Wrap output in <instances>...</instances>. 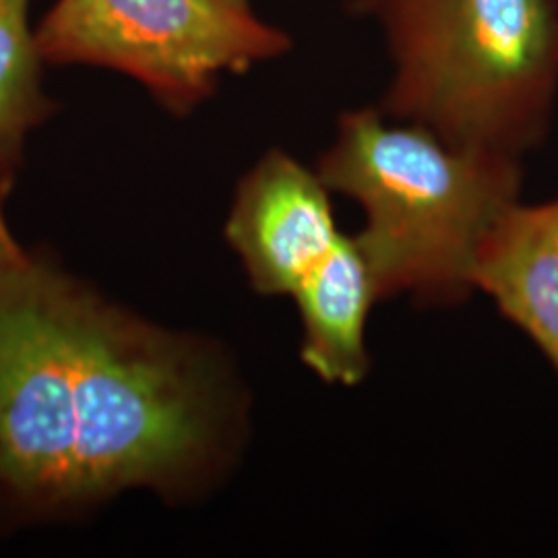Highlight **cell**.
I'll list each match as a JSON object with an SVG mask.
<instances>
[{"label": "cell", "mask_w": 558, "mask_h": 558, "mask_svg": "<svg viewBox=\"0 0 558 558\" xmlns=\"http://www.w3.org/2000/svg\"><path fill=\"white\" fill-rule=\"evenodd\" d=\"M9 182L11 179H7L0 172V265H17V263L29 259V255H25V251L17 244V240L13 239V234L4 221V214H2V197H4Z\"/></svg>", "instance_id": "9"}, {"label": "cell", "mask_w": 558, "mask_h": 558, "mask_svg": "<svg viewBox=\"0 0 558 558\" xmlns=\"http://www.w3.org/2000/svg\"><path fill=\"white\" fill-rule=\"evenodd\" d=\"M29 7L32 0H0V172L11 180L29 133L52 112Z\"/></svg>", "instance_id": "8"}, {"label": "cell", "mask_w": 558, "mask_h": 558, "mask_svg": "<svg viewBox=\"0 0 558 558\" xmlns=\"http://www.w3.org/2000/svg\"><path fill=\"white\" fill-rule=\"evenodd\" d=\"M341 236L329 186L290 154L271 149L240 179L226 239L260 294L292 296Z\"/></svg>", "instance_id": "5"}, {"label": "cell", "mask_w": 558, "mask_h": 558, "mask_svg": "<svg viewBox=\"0 0 558 558\" xmlns=\"http://www.w3.org/2000/svg\"><path fill=\"white\" fill-rule=\"evenodd\" d=\"M236 2H246L248 4V0H236Z\"/></svg>", "instance_id": "10"}, {"label": "cell", "mask_w": 558, "mask_h": 558, "mask_svg": "<svg viewBox=\"0 0 558 558\" xmlns=\"http://www.w3.org/2000/svg\"><path fill=\"white\" fill-rule=\"evenodd\" d=\"M292 299L302 323L304 364L325 383L359 385L371 368L366 323L380 294L356 236L343 234Z\"/></svg>", "instance_id": "7"}, {"label": "cell", "mask_w": 558, "mask_h": 558, "mask_svg": "<svg viewBox=\"0 0 558 558\" xmlns=\"http://www.w3.org/2000/svg\"><path fill=\"white\" fill-rule=\"evenodd\" d=\"M52 66H96L137 81L177 117L223 75L283 57L290 36L236 0H57L36 27Z\"/></svg>", "instance_id": "4"}, {"label": "cell", "mask_w": 558, "mask_h": 558, "mask_svg": "<svg viewBox=\"0 0 558 558\" xmlns=\"http://www.w3.org/2000/svg\"><path fill=\"white\" fill-rule=\"evenodd\" d=\"M364 211L360 248L380 300L458 304L474 290L482 242L518 203L521 158L458 147L379 108L341 114L317 166Z\"/></svg>", "instance_id": "2"}, {"label": "cell", "mask_w": 558, "mask_h": 558, "mask_svg": "<svg viewBox=\"0 0 558 558\" xmlns=\"http://www.w3.org/2000/svg\"><path fill=\"white\" fill-rule=\"evenodd\" d=\"M236 403L201 339L29 259L0 265V500L32 515L124 490L197 493L234 451Z\"/></svg>", "instance_id": "1"}, {"label": "cell", "mask_w": 558, "mask_h": 558, "mask_svg": "<svg viewBox=\"0 0 558 558\" xmlns=\"http://www.w3.org/2000/svg\"><path fill=\"white\" fill-rule=\"evenodd\" d=\"M476 290L539 350L558 379V197L513 203L482 242Z\"/></svg>", "instance_id": "6"}, {"label": "cell", "mask_w": 558, "mask_h": 558, "mask_svg": "<svg viewBox=\"0 0 558 558\" xmlns=\"http://www.w3.org/2000/svg\"><path fill=\"white\" fill-rule=\"evenodd\" d=\"M379 23L391 81L379 110L458 145L523 158L550 133L558 0H356Z\"/></svg>", "instance_id": "3"}]
</instances>
